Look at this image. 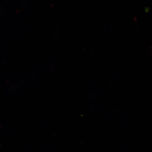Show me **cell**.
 Listing matches in <instances>:
<instances>
[]
</instances>
